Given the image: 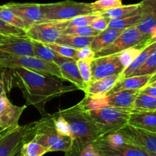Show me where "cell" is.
Instances as JSON below:
<instances>
[{
	"instance_id": "12",
	"label": "cell",
	"mask_w": 156,
	"mask_h": 156,
	"mask_svg": "<svg viewBox=\"0 0 156 156\" xmlns=\"http://www.w3.org/2000/svg\"><path fill=\"white\" fill-rule=\"evenodd\" d=\"M0 52L17 55L35 56L32 41L27 36L0 35Z\"/></svg>"
},
{
	"instance_id": "37",
	"label": "cell",
	"mask_w": 156,
	"mask_h": 156,
	"mask_svg": "<svg viewBox=\"0 0 156 156\" xmlns=\"http://www.w3.org/2000/svg\"><path fill=\"white\" fill-rule=\"evenodd\" d=\"M93 12L101 13L110 9L122 5V0H96L90 3Z\"/></svg>"
},
{
	"instance_id": "26",
	"label": "cell",
	"mask_w": 156,
	"mask_h": 156,
	"mask_svg": "<svg viewBox=\"0 0 156 156\" xmlns=\"http://www.w3.org/2000/svg\"><path fill=\"white\" fill-rule=\"evenodd\" d=\"M99 15V13L94 12V13L87 14V15H80V16L75 17V18H71V19L66 20V21H53V22L54 23L55 25L58 28L62 30L63 29L68 28V27H84V26L90 25L92 21L96 19Z\"/></svg>"
},
{
	"instance_id": "6",
	"label": "cell",
	"mask_w": 156,
	"mask_h": 156,
	"mask_svg": "<svg viewBox=\"0 0 156 156\" xmlns=\"http://www.w3.org/2000/svg\"><path fill=\"white\" fill-rule=\"evenodd\" d=\"M46 21H61L83 15L94 13L90 3L66 0L58 2L41 4Z\"/></svg>"
},
{
	"instance_id": "30",
	"label": "cell",
	"mask_w": 156,
	"mask_h": 156,
	"mask_svg": "<svg viewBox=\"0 0 156 156\" xmlns=\"http://www.w3.org/2000/svg\"><path fill=\"white\" fill-rule=\"evenodd\" d=\"M148 44V42L143 43V44H141L139 45L136 46V47H130V48L118 53L119 60H120L121 63L122 64L124 68H127L128 66L131 65L132 62L138 57V56L140 54L141 52L143 50V49L146 47Z\"/></svg>"
},
{
	"instance_id": "27",
	"label": "cell",
	"mask_w": 156,
	"mask_h": 156,
	"mask_svg": "<svg viewBox=\"0 0 156 156\" xmlns=\"http://www.w3.org/2000/svg\"><path fill=\"white\" fill-rule=\"evenodd\" d=\"M95 37H81L75 35L61 34L55 43L70 46L76 49L90 47Z\"/></svg>"
},
{
	"instance_id": "21",
	"label": "cell",
	"mask_w": 156,
	"mask_h": 156,
	"mask_svg": "<svg viewBox=\"0 0 156 156\" xmlns=\"http://www.w3.org/2000/svg\"><path fill=\"white\" fill-rule=\"evenodd\" d=\"M151 76L150 75H142L128 76L122 78L109 93H113L120 90H141L148 85Z\"/></svg>"
},
{
	"instance_id": "19",
	"label": "cell",
	"mask_w": 156,
	"mask_h": 156,
	"mask_svg": "<svg viewBox=\"0 0 156 156\" xmlns=\"http://www.w3.org/2000/svg\"><path fill=\"white\" fill-rule=\"evenodd\" d=\"M139 90H120L107 94L109 98L108 106L113 108L133 110V105Z\"/></svg>"
},
{
	"instance_id": "41",
	"label": "cell",
	"mask_w": 156,
	"mask_h": 156,
	"mask_svg": "<svg viewBox=\"0 0 156 156\" xmlns=\"http://www.w3.org/2000/svg\"><path fill=\"white\" fill-rule=\"evenodd\" d=\"M0 35L3 36H26V30L12 26L3 20L0 19Z\"/></svg>"
},
{
	"instance_id": "47",
	"label": "cell",
	"mask_w": 156,
	"mask_h": 156,
	"mask_svg": "<svg viewBox=\"0 0 156 156\" xmlns=\"http://www.w3.org/2000/svg\"><path fill=\"white\" fill-rule=\"evenodd\" d=\"M156 41V27L152 30V31L150 33V40L149 43Z\"/></svg>"
},
{
	"instance_id": "28",
	"label": "cell",
	"mask_w": 156,
	"mask_h": 156,
	"mask_svg": "<svg viewBox=\"0 0 156 156\" xmlns=\"http://www.w3.org/2000/svg\"><path fill=\"white\" fill-rule=\"evenodd\" d=\"M0 19L18 28L27 30L28 29L24 21L6 5H0Z\"/></svg>"
},
{
	"instance_id": "22",
	"label": "cell",
	"mask_w": 156,
	"mask_h": 156,
	"mask_svg": "<svg viewBox=\"0 0 156 156\" xmlns=\"http://www.w3.org/2000/svg\"><path fill=\"white\" fill-rule=\"evenodd\" d=\"M122 30H123L108 27L106 30L101 31L99 34L95 36L94 39L90 45V48L95 52V53L100 51L101 50L111 44L122 33Z\"/></svg>"
},
{
	"instance_id": "13",
	"label": "cell",
	"mask_w": 156,
	"mask_h": 156,
	"mask_svg": "<svg viewBox=\"0 0 156 156\" xmlns=\"http://www.w3.org/2000/svg\"><path fill=\"white\" fill-rule=\"evenodd\" d=\"M61 34V30L53 21L35 24L26 30V36L32 41H39L44 44L55 43Z\"/></svg>"
},
{
	"instance_id": "38",
	"label": "cell",
	"mask_w": 156,
	"mask_h": 156,
	"mask_svg": "<svg viewBox=\"0 0 156 156\" xmlns=\"http://www.w3.org/2000/svg\"><path fill=\"white\" fill-rule=\"evenodd\" d=\"M156 73V51L154 52L145 62L136 69L131 76L150 75L152 76Z\"/></svg>"
},
{
	"instance_id": "11",
	"label": "cell",
	"mask_w": 156,
	"mask_h": 156,
	"mask_svg": "<svg viewBox=\"0 0 156 156\" xmlns=\"http://www.w3.org/2000/svg\"><path fill=\"white\" fill-rule=\"evenodd\" d=\"M7 92L0 95V126L3 129H13L18 126V120L27 105L19 107L9 101Z\"/></svg>"
},
{
	"instance_id": "5",
	"label": "cell",
	"mask_w": 156,
	"mask_h": 156,
	"mask_svg": "<svg viewBox=\"0 0 156 156\" xmlns=\"http://www.w3.org/2000/svg\"><path fill=\"white\" fill-rule=\"evenodd\" d=\"M132 110L107 106L94 111H87L89 117L102 136L116 132L128 124Z\"/></svg>"
},
{
	"instance_id": "17",
	"label": "cell",
	"mask_w": 156,
	"mask_h": 156,
	"mask_svg": "<svg viewBox=\"0 0 156 156\" xmlns=\"http://www.w3.org/2000/svg\"><path fill=\"white\" fill-rule=\"evenodd\" d=\"M141 20L138 25L142 34L150 36V33L156 27V0H142L139 2Z\"/></svg>"
},
{
	"instance_id": "23",
	"label": "cell",
	"mask_w": 156,
	"mask_h": 156,
	"mask_svg": "<svg viewBox=\"0 0 156 156\" xmlns=\"http://www.w3.org/2000/svg\"><path fill=\"white\" fill-rule=\"evenodd\" d=\"M141 20V9L139 6L136 10L119 18L110 19L109 27L114 29H125L137 26Z\"/></svg>"
},
{
	"instance_id": "24",
	"label": "cell",
	"mask_w": 156,
	"mask_h": 156,
	"mask_svg": "<svg viewBox=\"0 0 156 156\" xmlns=\"http://www.w3.org/2000/svg\"><path fill=\"white\" fill-rule=\"evenodd\" d=\"M109 98L107 94H85L79 105L85 111H94L108 106Z\"/></svg>"
},
{
	"instance_id": "16",
	"label": "cell",
	"mask_w": 156,
	"mask_h": 156,
	"mask_svg": "<svg viewBox=\"0 0 156 156\" xmlns=\"http://www.w3.org/2000/svg\"><path fill=\"white\" fill-rule=\"evenodd\" d=\"M93 145L102 156H156L153 152L133 145L126 144L121 147L113 148L106 146L97 140Z\"/></svg>"
},
{
	"instance_id": "49",
	"label": "cell",
	"mask_w": 156,
	"mask_h": 156,
	"mask_svg": "<svg viewBox=\"0 0 156 156\" xmlns=\"http://www.w3.org/2000/svg\"><path fill=\"white\" fill-rule=\"evenodd\" d=\"M156 80V73H154V74H153L152 76H151V79H150V81H149V83H151V82H154V81ZM148 83V84H149Z\"/></svg>"
},
{
	"instance_id": "44",
	"label": "cell",
	"mask_w": 156,
	"mask_h": 156,
	"mask_svg": "<svg viewBox=\"0 0 156 156\" xmlns=\"http://www.w3.org/2000/svg\"><path fill=\"white\" fill-rule=\"evenodd\" d=\"M95 52L90 48V47H86L84 48L78 49V59H93L95 58ZM77 59V60H78Z\"/></svg>"
},
{
	"instance_id": "3",
	"label": "cell",
	"mask_w": 156,
	"mask_h": 156,
	"mask_svg": "<svg viewBox=\"0 0 156 156\" xmlns=\"http://www.w3.org/2000/svg\"><path fill=\"white\" fill-rule=\"evenodd\" d=\"M32 140L42 145L48 152H64L70 150L72 146V138L62 136L57 132L52 114H48L35 122V133Z\"/></svg>"
},
{
	"instance_id": "33",
	"label": "cell",
	"mask_w": 156,
	"mask_h": 156,
	"mask_svg": "<svg viewBox=\"0 0 156 156\" xmlns=\"http://www.w3.org/2000/svg\"><path fill=\"white\" fill-rule=\"evenodd\" d=\"M133 110L134 111L156 110V98L139 93L134 102Z\"/></svg>"
},
{
	"instance_id": "43",
	"label": "cell",
	"mask_w": 156,
	"mask_h": 156,
	"mask_svg": "<svg viewBox=\"0 0 156 156\" xmlns=\"http://www.w3.org/2000/svg\"><path fill=\"white\" fill-rule=\"evenodd\" d=\"M110 18H107L106 17L101 16L100 15L92 21L90 24V26L93 27L96 30H99V31H102V30H106L109 27V24H110Z\"/></svg>"
},
{
	"instance_id": "10",
	"label": "cell",
	"mask_w": 156,
	"mask_h": 156,
	"mask_svg": "<svg viewBox=\"0 0 156 156\" xmlns=\"http://www.w3.org/2000/svg\"><path fill=\"white\" fill-rule=\"evenodd\" d=\"M91 67L93 80L122 74L125 69L118 54L95 57L91 61Z\"/></svg>"
},
{
	"instance_id": "34",
	"label": "cell",
	"mask_w": 156,
	"mask_h": 156,
	"mask_svg": "<svg viewBox=\"0 0 156 156\" xmlns=\"http://www.w3.org/2000/svg\"><path fill=\"white\" fill-rule=\"evenodd\" d=\"M97 141L106 145V146L113 148L121 147V146L128 144L122 134L119 131L106 134V135L102 136L100 138L98 139Z\"/></svg>"
},
{
	"instance_id": "20",
	"label": "cell",
	"mask_w": 156,
	"mask_h": 156,
	"mask_svg": "<svg viewBox=\"0 0 156 156\" xmlns=\"http://www.w3.org/2000/svg\"><path fill=\"white\" fill-rule=\"evenodd\" d=\"M121 79L122 74H117L93 80L86 85L84 92L85 94H108Z\"/></svg>"
},
{
	"instance_id": "14",
	"label": "cell",
	"mask_w": 156,
	"mask_h": 156,
	"mask_svg": "<svg viewBox=\"0 0 156 156\" xmlns=\"http://www.w3.org/2000/svg\"><path fill=\"white\" fill-rule=\"evenodd\" d=\"M6 5L25 22L28 28L35 24L45 22L41 4L10 2Z\"/></svg>"
},
{
	"instance_id": "2",
	"label": "cell",
	"mask_w": 156,
	"mask_h": 156,
	"mask_svg": "<svg viewBox=\"0 0 156 156\" xmlns=\"http://www.w3.org/2000/svg\"><path fill=\"white\" fill-rule=\"evenodd\" d=\"M68 122L71 133L72 146L65 156H79L85 146L102 136L87 111L79 104L58 111Z\"/></svg>"
},
{
	"instance_id": "40",
	"label": "cell",
	"mask_w": 156,
	"mask_h": 156,
	"mask_svg": "<svg viewBox=\"0 0 156 156\" xmlns=\"http://www.w3.org/2000/svg\"><path fill=\"white\" fill-rule=\"evenodd\" d=\"M93 60V59H92ZM91 59H78L76 60L78 69L81 75L83 80L86 85L90 83L92 79V67Z\"/></svg>"
},
{
	"instance_id": "7",
	"label": "cell",
	"mask_w": 156,
	"mask_h": 156,
	"mask_svg": "<svg viewBox=\"0 0 156 156\" xmlns=\"http://www.w3.org/2000/svg\"><path fill=\"white\" fill-rule=\"evenodd\" d=\"M35 122L11 129L0 139V156H14L20 152L25 142L32 140L35 133Z\"/></svg>"
},
{
	"instance_id": "39",
	"label": "cell",
	"mask_w": 156,
	"mask_h": 156,
	"mask_svg": "<svg viewBox=\"0 0 156 156\" xmlns=\"http://www.w3.org/2000/svg\"><path fill=\"white\" fill-rule=\"evenodd\" d=\"M52 116H53L54 124L57 132L62 136L71 137L70 126H69L68 122L65 120V118L58 112L54 113V114H52Z\"/></svg>"
},
{
	"instance_id": "51",
	"label": "cell",
	"mask_w": 156,
	"mask_h": 156,
	"mask_svg": "<svg viewBox=\"0 0 156 156\" xmlns=\"http://www.w3.org/2000/svg\"><path fill=\"white\" fill-rule=\"evenodd\" d=\"M4 130H6V129H3L2 127H1V126H0V133H1V132H2V131H4Z\"/></svg>"
},
{
	"instance_id": "9",
	"label": "cell",
	"mask_w": 156,
	"mask_h": 156,
	"mask_svg": "<svg viewBox=\"0 0 156 156\" xmlns=\"http://www.w3.org/2000/svg\"><path fill=\"white\" fill-rule=\"evenodd\" d=\"M128 144L149 151L156 154V133L136 127L130 124L125 125L119 130Z\"/></svg>"
},
{
	"instance_id": "32",
	"label": "cell",
	"mask_w": 156,
	"mask_h": 156,
	"mask_svg": "<svg viewBox=\"0 0 156 156\" xmlns=\"http://www.w3.org/2000/svg\"><path fill=\"white\" fill-rule=\"evenodd\" d=\"M48 151L45 147L34 140L25 142L20 150L22 156H43Z\"/></svg>"
},
{
	"instance_id": "35",
	"label": "cell",
	"mask_w": 156,
	"mask_h": 156,
	"mask_svg": "<svg viewBox=\"0 0 156 156\" xmlns=\"http://www.w3.org/2000/svg\"><path fill=\"white\" fill-rule=\"evenodd\" d=\"M62 34L75 35L81 37H95L100 33V31L96 30L90 25L84 26V27H72L68 28L63 29L61 30Z\"/></svg>"
},
{
	"instance_id": "15",
	"label": "cell",
	"mask_w": 156,
	"mask_h": 156,
	"mask_svg": "<svg viewBox=\"0 0 156 156\" xmlns=\"http://www.w3.org/2000/svg\"><path fill=\"white\" fill-rule=\"evenodd\" d=\"M54 62L59 67L64 80L69 81L77 89L84 91L86 84L81 77L76 60L61 56L54 61Z\"/></svg>"
},
{
	"instance_id": "8",
	"label": "cell",
	"mask_w": 156,
	"mask_h": 156,
	"mask_svg": "<svg viewBox=\"0 0 156 156\" xmlns=\"http://www.w3.org/2000/svg\"><path fill=\"white\" fill-rule=\"evenodd\" d=\"M150 36L142 34L136 26L125 29L108 47L95 54V57L118 54L130 47H136L143 43H149Z\"/></svg>"
},
{
	"instance_id": "29",
	"label": "cell",
	"mask_w": 156,
	"mask_h": 156,
	"mask_svg": "<svg viewBox=\"0 0 156 156\" xmlns=\"http://www.w3.org/2000/svg\"><path fill=\"white\" fill-rule=\"evenodd\" d=\"M32 44H33L34 54L37 57L41 58V59H44V60L54 62L58 58L61 56L58 53H56L54 50L47 47L44 43L32 41Z\"/></svg>"
},
{
	"instance_id": "50",
	"label": "cell",
	"mask_w": 156,
	"mask_h": 156,
	"mask_svg": "<svg viewBox=\"0 0 156 156\" xmlns=\"http://www.w3.org/2000/svg\"><path fill=\"white\" fill-rule=\"evenodd\" d=\"M148 85H152V86H155L156 87V80L154 81V82H151V83H149V84H148Z\"/></svg>"
},
{
	"instance_id": "46",
	"label": "cell",
	"mask_w": 156,
	"mask_h": 156,
	"mask_svg": "<svg viewBox=\"0 0 156 156\" xmlns=\"http://www.w3.org/2000/svg\"><path fill=\"white\" fill-rule=\"evenodd\" d=\"M139 93L156 98V87L148 85L141 90H139Z\"/></svg>"
},
{
	"instance_id": "53",
	"label": "cell",
	"mask_w": 156,
	"mask_h": 156,
	"mask_svg": "<svg viewBox=\"0 0 156 156\" xmlns=\"http://www.w3.org/2000/svg\"><path fill=\"white\" fill-rule=\"evenodd\" d=\"M154 133H156V129H155V130H154Z\"/></svg>"
},
{
	"instance_id": "45",
	"label": "cell",
	"mask_w": 156,
	"mask_h": 156,
	"mask_svg": "<svg viewBox=\"0 0 156 156\" xmlns=\"http://www.w3.org/2000/svg\"><path fill=\"white\" fill-rule=\"evenodd\" d=\"M79 156H102L96 150V148L94 147V146L93 145V143L91 144L87 145V146L84 148L82 149V151L80 153Z\"/></svg>"
},
{
	"instance_id": "48",
	"label": "cell",
	"mask_w": 156,
	"mask_h": 156,
	"mask_svg": "<svg viewBox=\"0 0 156 156\" xmlns=\"http://www.w3.org/2000/svg\"><path fill=\"white\" fill-rule=\"evenodd\" d=\"M13 129H14V128H13ZM11 129H6V130H4V131H2V132H1V133H0V139H1L2 137H3V136H4L6 135V134H7L8 133H9V131L11 130Z\"/></svg>"
},
{
	"instance_id": "52",
	"label": "cell",
	"mask_w": 156,
	"mask_h": 156,
	"mask_svg": "<svg viewBox=\"0 0 156 156\" xmlns=\"http://www.w3.org/2000/svg\"><path fill=\"white\" fill-rule=\"evenodd\" d=\"M14 156H22V155H21V153H20V152H18V153L16 154V155H14Z\"/></svg>"
},
{
	"instance_id": "4",
	"label": "cell",
	"mask_w": 156,
	"mask_h": 156,
	"mask_svg": "<svg viewBox=\"0 0 156 156\" xmlns=\"http://www.w3.org/2000/svg\"><path fill=\"white\" fill-rule=\"evenodd\" d=\"M14 67H21L63 79L59 67L53 61L44 60L35 56L17 55L0 52V68Z\"/></svg>"
},
{
	"instance_id": "36",
	"label": "cell",
	"mask_w": 156,
	"mask_h": 156,
	"mask_svg": "<svg viewBox=\"0 0 156 156\" xmlns=\"http://www.w3.org/2000/svg\"><path fill=\"white\" fill-rule=\"evenodd\" d=\"M47 47H50L56 53H58L60 56L64 57L70 58V59L77 60V53L78 49L73 48L70 46L64 45V44H57V43H52V44H45Z\"/></svg>"
},
{
	"instance_id": "42",
	"label": "cell",
	"mask_w": 156,
	"mask_h": 156,
	"mask_svg": "<svg viewBox=\"0 0 156 156\" xmlns=\"http://www.w3.org/2000/svg\"><path fill=\"white\" fill-rule=\"evenodd\" d=\"M12 88V78L7 68H0V95L2 93H9Z\"/></svg>"
},
{
	"instance_id": "31",
	"label": "cell",
	"mask_w": 156,
	"mask_h": 156,
	"mask_svg": "<svg viewBox=\"0 0 156 156\" xmlns=\"http://www.w3.org/2000/svg\"><path fill=\"white\" fill-rule=\"evenodd\" d=\"M139 3L137 4H131V5H122L119 7L114 8V9H110L106 12L99 13L101 16L106 17L110 19H114V18H119L131 12H134L135 10L139 8Z\"/></svg>"
},
{
	"instance_id": "18",
	"label": "cell",
	"mask_w": 156,
	"mask_h": 156,
	"mask_svg": "<svg viewBox=\"0 0 156 156\" xmlns=\"http://www.w3.org/2000/svg\"><path fill=\"white\" fill-rule=\"evenodd\" d=\"M128 124L154 132L156 129V110L153 111H134L128 118Z\"/></svg>"
},
{
	"instance_id": "25",
	"label": "cell",
	"mask_w": 156,
	"mask_h": 156,
	"mask_svg": "<svg viewBox=\"0 0 156 156\" xmlns=\"http://www.w3.org/2000/svg\"><path fill=\"white\" fill-rule=\"evenodd\" d=\"M156 51V41L154 42L148 43L146 47L143 49L140 54L138 56V57L132 62L131 65L128 66L127 68L123 70L122 73V78L127 77L128 76H131L136 69L139 68L144 62L146 61V59L152 54L154 52Z\"/></svg>"
},
{
	"instance_id": "1",
	"label": "cell",
	"mask_w": 156,
	"mask_h": 156,
	"mask_svg": "<svg viewBox=\"0 0 156 156\" xmlns=\"http://www.w3.org/2000/svg\"><path fill=\"white\" fill-rule=\"evenodd\" d=\"M12 78V88L17 87L26 99V105L35 107L42 117L48 115L45 105L52 99L77 89L74 85L64 86L63 79L21 67L7 68Z\"/></svg>"
}]
</instances>
